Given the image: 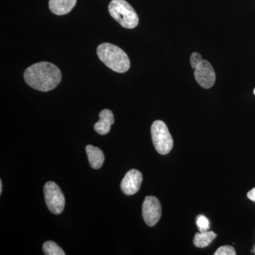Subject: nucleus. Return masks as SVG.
<instances>
[{"label":"nucleus","mask_w":255,"mask_h":255,"mask_svg":"<svg viewBox=\"0 0 255 255\" xmlns=\"http://www.w3.org/2000/svg\"><path fill=\"white\" fill-rule=\"evenodd\" d=\"M254 94H255V90H254Z\"/></svg>","instance_id":"nucleus-19"},{"label":"nucleus","mask_w":255,"mask_h":255,"mask_svg":"<svg viewBox=\"0 0 255 255\" xmlns=\"http://www.w3.org/2000/svg\"><path fill=\"white\" fill-rule=\"evenodd\" d=\"M194 70V78L201 87L209 89L214 86L216 82V73L209 61L203 60Z\"/></svg>","instance_id":"nucleus-7"},{"label":"nucleus","mask_w":255,"mask_h":255,"mask_svg":"<svg viewBox=\"0 0 255 255\" xmlns=\"http://www.w3.org/2000/svg\"><path fill=\"white\" fill-rule=\"evenodd\" d=\"M97 55L101 61L117 73H124L130 68V62L127 53L112 43L100 44L97 48Z\"/></svg>","instance_id":"nucleus-2"},{"label":"nucleus","mask_w":255,"mask_h":255,"mask_svg":"<svg viewBox=\"0 0 255 255\" xmlns=\"http://www.w3.org/2000/svg\"><path fill=\"white\" fill-rule=\"evenodd\" d=\"M203 61L202 57L199 53H193L191 55L190 63L191 68L196 69V67Z\"/></svg>","instance_id":"nucleus-16"},{"label":"nucleus","mask_w":255,"mask_h":255,"mask_svg":"<svg viewBox=\"0 0 255 255\" xmlns=\"http://www.w3.org/2000/svg\"><path fill=\"white\" fill-rule=\"evenodd\" d=\"M236 252L232 246H226L219 248L214 255H236Z\"/></svg>","instance_id":"nucleus-15"},{"label":"nucleus","mask_w":255,"mask_h":255,"mask_svg":"<svg viewBox=\"0 0 255 255\" xmlns=\"http://www.w3.org/2000/svg\"><path fill=\"white\" fill-rule=\"evenodd\" d=\"M1 192H2V182L0 180V194H1Z\"/></svg>","instance_id":"nucleus-18"},{"label":"nucleus","mask_w":255,"mask_h":255,"mask_svg":"<svg viewBox=\"0 0 255 255\" xmlns=\"http://www.w3.org/2000/svg\"><path fill=\"white\" fill-rule=\"evenodd\" d=\"M45 201L50 212L60 214L65 208V199L60 187L53 182H47L44 186Z\"/></svg>","instance_id":"nucleus-5"},{"label":"nucleus","mask_w":255,"mask_h":255,"mask_svg":"<svg viewBox=\"0 0 255 255\" xmlns=\"http://www.w3.org/2000/svg\"><path fill=\"white\" fill-rule=\"evenodd\" d=\"M114 123V114L109 110L100 112V121L95 124V131L100 135H106L111 130V126Z\"/></svg>","instance_id":"nucleus-9"},{"label":"nucleus","mask_w":255,"mask_h":255,"mask_svg":"<svg viewBox=\"0 0 255 255\" xmlns=\"http://www.w3.org/2000/svg\"><path fill=\"white\" fill-rule=\"evenodd\" d=\"M76 3L77 0H50L49 8L53 14L61 16L71 11Z\"/></svg>","instance_id":"nucleus-10"},{"label":"nucleus","mask_w":255,"mask_h":255,"mask_svg":"<svg viewBox=\"0 0 255 255\" xmlns=\"http://www.w3.org/2000/svg\"><path fill=\"white\" fill-rule=\"evenodd\" d=\"M23 77L28 85L41 92L53 90L61 81L59 68L48 62L33 64L25 70Z\"/></svg>","instance_id":"nucleus-1"},{"label":"nucleus","mask_w":255,"mask_h":255,"mask_svg":"<svg viewBox=\"0 0 255 255\" xmlns=\"http://www.w3.org/2000/svg\"><path fill=\"white\" fill-rule=\"evenodd\" d=\"M86 152L89 162L92 168L100 169L103 165L105 159V155L102 150L99 147L88 145L86 147Z\"/></svg>","instance_id":"nucleus-11"},{"label":"nucleus","mask_w":255,"mask_h":255,"mask_svg":"<svg viewBox=\"0 0 255 255\" xmlns=\"http://www.w3.org/2000/svg\"><path fill=\"white\" fill-rule=\"evenodd\" d=\"M196 223L199 232L207 231L210 228L209 220L203 215L198 216Z\"/></svg>","instance_id":"nucleus-14"},{"label":"nucleus","mask_w":255,"mask_h":255,"mask_svg":"<svg viewBox=\"0 0 255 255\" xmlns=\"http://www.w3.org/2000/svg\"><path fill=\"white\" fill-rule=\"evenodd\" d=\"M142 214L147 226H155L162 216V207L158 199L152 196L145 197L142 204Z\"/></svg>","instance_id":"nucleus-6"},{"label":"nucleus","mask_w":255,"mask_h":255,"mask_svg":"<svg viewBox=\"0 0 255 255\" xmlns=\"http://www.w3.org/2000/svg\"><path fill=\"white\" fill-rule=\"evenodd\" d=\"M142 181L141 172L137 169H130L122 179L121 189L126 195H134L140 189Z\"/></svg>","instance_id":"nucleus-8"},{"label":"nucleus","mask_w":255,"mask_h":255,"mask_svg":"<svg viewBox=\"0 0 255 255\" xmlns=\"http://www.w3.org/2000/svg\"><path fill=\"white\" fill-rule=\"evenodd\" d=\"M151 135L155 150L160 155H167L173 147L174 141L167 125L162 121L153 122L151 127Z\"/></svg>","instance_id":"nucleus-4"},{"label":"nucleus","mask_w":255,"mask_h":255,"mask_svg":"<svg viewBox=\"0 0 255 255\" xmlns=\"http://www.w3.org/2000/svg\"><path fill=\"white\" fill-rule=\"evenodd\" d=\"M109 11L111 16L124 28L131 29L138 24L137 13L125 0H112L109 5Z\"/></svg>","instance_id":"nucleus-3"},{"label":"nucleus","mask_w":255,"mask_h":255,"mask_svg":"<svg viewBox=\"0 0 255 255\" xmlns=\"http://www.w3.org/2000/svg\"><path fill=\"white\" fill-rule=\"evenodd\" d=\"M248 199H251V201L255 202V187L253 188L252 190L250 191L248 193Z\"/></svg>","instance_id":"nucleus-17"},{"label":"nucleus","mask_w":255,"mask_h":255,"mask_svg":"<svg viewBox=\"0 0 255 255\" xmlns=\"http://www.w3.org/2000/svg\"><path fill=\"white\" fill-rule=\"evenodd\" d=\"M217 237V235L214 231H204L196 233L194 238V246L199 248L208 247Z\"/></svg>","instance_id":"nucleus-12"},{"label":"nucleus","mask_w":255,"mask_h":255,"mask_svg":"<svg viewBox=\"0 0 255 255\" xmlns=\"http://www.w3.org/2000/svg\"><path fill=\"white\" fill-rule=\"evenodd\" d=\"M43 251L46 255H65L63 250L53 241H47L43 244Z\"/></svg>","instance_id":"nucleus-13"}]
</instances>
